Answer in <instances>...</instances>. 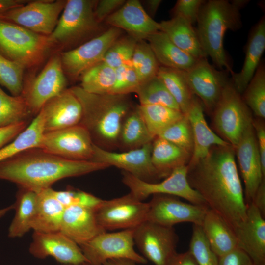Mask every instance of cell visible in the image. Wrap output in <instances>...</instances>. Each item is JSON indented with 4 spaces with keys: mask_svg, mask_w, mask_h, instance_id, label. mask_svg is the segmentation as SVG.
Here are the masks:
<instances>
[{
    "mask_svg": "<svg viewBox=\"0 0 265 265\" xmlns=\"http://www.w3.org/2000/svg\"><path fill=\"white\" fill-rule=\"evenodd\" d=\"M53 192L56 198L65 208L80 206L96 209L104 201L103 199L93 194L73 188L61 191L54 190Z\"/></svg>",
    "mask_w": 265,
    "mask_h": 265,
    "instance_id": "obj_45",
    "label": "cell"
},
{
    "mask_svg": "<svg viewBox=\"0 0 265 265\" xmlns=\"http://www.w3.org/2000/svg\"><path fill=\"white\" fill-rule=\"evenodd\" d=\"M67 0H33L0 14V19L35 33L50 35L55 28Z\"/></svg>",
    "mask_w": 265,
    "mask_h": 265,
    "instance_id": "obj_10",
    "label": "cell"
},
{
    "mask_svg": "<svg viewBox=\"0 0 265 265\" xmlns=\"http://www.w3.org/2000/svg\"><path fill=\"white\" fill-rule=\"evenodd\" d=\"M96 0H68L53 32L48 36L52 48L65 47L93 31L98 22Z\"/></svg>",
    "mask_w": 265,
    "mask_h": 265,
    "instance_id": "obj_7",
    "label": "cell"
},
{
    "mask_svg": "<svg viewBox=\"0 0 265 265\" xmlns=\"http://www.w3.org/2000/svg\"><path fill=\"white\" fill-rule=\"evenodd\" d=\"M94 144L88 131L79 124L45 132L39 148L66 159L91 161Z\"/></svg>",
    "mask_w": 265,
    "mask_h": 265,
    "instance_id": "obj_14",
    "label": "cell"
},
{
    "mask_svg": "<svg viewBox=\"0 0 265 265\" xmlns=\"http://www.w3.org/2000/svg\"><path fill=\"white\" fill-rule=\"evenodd\" d=\"M234 232L238 247L246 252L255 265H265V220L252 203L247 204L246 219Z\"/></svg>",
    "mask_w": 265,
    "mask_h": 265,
    "instance_id": "obj_23",
    "label": "cell"
},
{
    "mask_svg": "<svg viewBox=\"0 0 265 265\" xmlns=\"http://www.w3.org/2000/svg\"><path fill=\"white\" fill-rule=\"evenodd\" d=\"M67 83L58 53L50 57L36 77L24 84L21 95L36 116L48 101L67 89Z\"/></svg>",
    "mask_w": 265,
    "mask_h": 265,
    "instance_id": "obj_13",
    "label": "cell"
},
{
    "mask_svg": "<svg viewBox=\"0 0 265 265\" xmlns=\"http://www.w3.org/2000/svg\"><path fill=\"white\" fill-rule=\"evenodd\" d=\"M259 210L263 216L265 217V178L259 185L251 202Z\"/></svg>",
    "mask_w": 265,
    "mask_h": 265,
    "instance_id": "obj_54",
    "label": "cell"
},
{
    "mask_svg": "<svg viewBox=\"0 0 265 265\" xmlns=\"http://www.w3.org/2000/svg\"><path fill=\"white\" fill-rule=\"evenodd\" d=\"M22 122L7 127L0 128V148L12 141L30 124Z\"/></svg>",
    "mask_w": 265,
    "mask_h": 265,
    "instance_id": "obj_52",
    "label": "cell"
},
{
    "mask_svg": "<svg viewBox=\"0 0 265 265\" xmlns=\"http://www.w3.org/2000/svg\"><path fill=\"white\" fill-rule=\"evenodd\" d=\"M201 226L212 249L218 257L238 247L234 230L213 210L207 209Z\"/></svg>",
    "mask_w": 265,
    "mask_h": 265,
    "instance_id": "obj_27",
    "label": "cell"
},
{
    "mask_svg": "<svg viewBox=\"0 0 265 265\" xmlns=\"http://www.w3.org/2000/svg\"><path fill=\"white\" fill-rule=\"evenodd\" d=\"M134 245L133 229L104 232L79 246L92 265H103L107 261L115 259H126L137 264H146L147 260L135 251Z\"/></svg>",
    "mask_w": 265,
    "mask_h": 265,
    "instance_id": "obj_9",
    "label": "cell"
},
{
    "mask_svg": "<svg viewBox=\"0 0 265 265\" xmlns=\"http://www.w3.org/2000/svg\"><path fill=\"white\" fill-rule=\"evenodd\" d=\"M205 1L178 0L173 8V16H181L193 25L197 22L200 9Z\"/></svg>",
    "mask_w": 265,
    "mask_h": 265,
    "instance_id": "obj_47",
    "label": "cell"
},
{
    "mask_svg": "<svg viewBox=\"0 0 265 265\" xmlns=\"http://www.w3.org/2000/svg\"><path fill=\"white\" fill-rule=\"evenodd\" d=\"M248 0H209L203 4L195 29L207 57L221 70L233 71L224 48V38L228 30L236 31L242 26L240 9Z\"/></svg>",
    "mask_w": 265,
    "mask_h": 265,
    "instance_id": "obj_4",
    "label": "cell"
},
{
    "mask_svg": "<svg viewBox=\"0 0 265 265\" xmlns=\"http://www.w3.org/2000/svg\"><path fill=\"white\" fill-rule=\"evenodd\" d=\"M80 78V86L87 92L112 94L116 82L115 69L102 61L84 71Z\"/></svg>",
    "mask_w": 265,
    "mask_h": 265,
    "instance_id": "obj_36",
    "label": "cell"
},
{
    "mask_svg": "<svg viewBox=\"0 0 265 265\" xmlns=\"http://www.w3.org/2000/svg\"><path fill=\"white\" fill-rule=\"evenodd\" d=\"M166 265H199L191 253L188 250L185 252L176 253Z\"/></svg>",
    "mask_w": 265,
    "mask_h": 265,
    "instance_id": "obj_53",
    "label": "cell"
},
{
    "mask_svg": "<svg viewBox=\"0 0 265 265\" xmlns=\"http://www.w3.org/2000/svg\"><path fill=\"white\" fill-rule=\"evenodd\" d=\"M28 1L26 0H0V14L13 8L23 5Z\"/></svg>",
    "mask_w": 265,
    "mask_h": 265,
    "instance_id": "obj_55",
    "label": "cell"
},
{
    "mask_svg": "<svg viewBox=\"0 0 265 265\" xmlns=\"http://www.w3.org/2000/svg\"><path fill=\"white\" fill-rule=\"evenodd\" d=\"M126 2L124 0H101L96 1L94 15L98 23L106 19L121 7Z\"/></svg>",
    "mask_w": 265,
    "mask_h": 265,
    "instance_id": "obj_50",
    "label": "cell"
},
{
    "mask_svg": "<svg viewBox=\"0 0 265 265\" xmlns=\"http://www.w3.org/2000/svg\"><path fill=\"white\" fill-rule=\"evenodd\" d=\"M265 49V17L263 16L252 27L245 48V57L241 70L234 72L231 80L236 90L243 93L254 75Z\"/></svg>",
    "mask_w": 265,
    "mask_h": 265,
    "instance_id": "obj_26",
    "label": "cell"
},
{
    "mask_svg": "<svg viewBox=\"0 0 265 265\" xmlns=\"http://www.w3.org/2000/svg\"><path fill=\"white\" fill-rule=\"evenodd\" d=\"M111 27L123 29L138 40H144L150 35L160 31L157 22L144 10L138 0H129L106 19Z\"/></svg>",
    "mask_w": 265,
    "mask_h": 265,
    "instance_id": "obj_21",
    "label": "cell"
},
{
    "mask_svg": "<svg viewBox=\"0 0 265 265\" xmlns=\"http://www.w3.org/2000/svg\"><path fill=\"white\" fill-rule=\"evenodd\" d=\"M254 128L257 145L260 153L262 167L265 176V127L263 119L257 118L253 119Z\"/></svg>",
    "mask_w": 265,
    "mask_h": 265,
    "instance_id": "obj_51",
    "label": "cell"
},
{
    "mask_svg": "<svg viewBox=\"0 0 265 265\" xmlns=\"http://www.w3.org/2000/svg\"><path fill=\"white\" fill-rule=\"evenodd\" d=\"M158 136L176 145L191 156L193 137L191 126L186 115L166 128Z\"/></svg>",
    "mask_w": 265,
    "mask_h": 265,
    "instance_id": "obj_42",
    "label": "cell"
},
{
    "mask_svg": "<svg viewBox=\"0 0 265 265\" xmlns=\"http://www.w3.org/2000/svg\"><path fill=\"white\" fill-rule=\"evenodd\" d=\"M146 40L161 66L186 71L198 60L179 48L161 31L149 35Z\"/></svg>",
    "mask_w": 265,
    "mask_h": 265,
    "instance_id": "obj_30",
    "label": "cell"
},
{
    "mask_svg": "<svg viewBox=\"0 0 265 265\" xmlns=\"http://www.w3.org/2000/svg\"><path fill=\"white\" fill-rule=\"evenodd\" d=\"M212 115L217 134L234 148L253 119L250 109L235 88L231 79L225 86Z\"/></svg>",
    "mask_w": 265,
    "mask_h": 265,
    "instance_id": "obj_6",
    "label": "cell"
},
{
    "mask_svg": "<svg viewBox=\"0 0 265 265\" xmlns=\"http://www.w3.org/2000/svg\"><path fill=\"white\" fill-rule=\"evenodd\" d=\"M80 101L82 108L81 124L97 146L113 147L118 143L124 119L132 109L127 95L96 94L80 86L70 88Z\"/></svg>",
    "mask_w": 265,
    "mask_h": 265,
    "instance_id": "obj_3",
    "label": "cell"
},
{
    "mask_svg": "<svg viewBox=\"0 0 265 265\" xmlns=\"http://www.w3.org/2000/svg\"><path fill=\"white\" fill-rule=\"evenodd\" d=\"M135 93L140 105H162L180 110L174 99L157 75L141 82Z\"/></svg>",
    "mask_w": 265,
    "mask_h": 265,
    "instance_id": "obj_40",
    "label": "cell"
},
{
    "mask_svg": "<svg viewBox=\"0 0 265 265\" xmlns=\"http://www.w3.org/2000/svg\"><path fill=\"white\" fill-rule=\"evenodd\" d=\"M160 31L165 33L179 48L196 59L207 57L201 47L193 25L179 16H173L159 23Z\"/></svg>",
    "mask_w": 265,
    "mask_h": 265,
    "instance_id": "obj_29",
    "label": "cell"
},
{
    "mask_svg": "<svg viewBox=\"0 0 265 265\" xmlns=\"http://www.w3.org/2000/svg\"><path fill=\"white\" fill-rule=\"evenodd\" d=\"M51 48L48 36L0 19V53L25 69L39 64Z\"/></svg>",
    "mask_w": 265,
    "mask_h": 265,
    "instance_id": "obj_5",
    "label": "cell"
},
{
    "mask_svg": "<svg viewBox=\"0 0 265 265\" xmlns=\"http://www.w3.org/2000/svg\"><path fill=\"white\" fill-rule=\"evenodd\" d=\"M138 41L130 35L119 37L108 49L102 61L114 69L123 65L131 64L132 57Z\"/></svg>",
    "mask_w": 265,
    "mask_h": 265,
    "instance_id": "obj_43",
    "label": "cell"
},
{
    "mask_svg": "<svg viewBox=\"0 0 265 265\" xmlns=\"http://www.w3.org/2000/svg\"><path fill=\"white\" fill-rule=\"evenodd\" d=\"M154 138L137 107L131 109L123 121L118 143L129 150L151 143Z\"/></svg>",
    "mask_w": 265,
    "mask_h": 265,
    "instance_id": "obj_33",
    "label": "cell"
},
{
    "mask_svg": "<svg viewBox=\"0 0 265 265\" xmlns=\"http://www.w3.org/2000/svg\"><path fill=\"white\" fill-rule=\"evenodd\" d=\"M36 201L37 193L19 187L16 201L13 204L15 213L8 229L9 237H21L32 229Z\"/></svg>",
    "mask_w": 265,
    "mask_h": 265,
    "instance_id": "obj_32",
    "label": "cell"
},
{
    "mask_svg": "<svg viewBox=\"0 0 265 265\" xmlns=\"http://www.w3.org/2000/svg\"><path fill=\"white\" fill-rule=\"evenodd\" d=\"M190 186L234 230L245 220L247 209L231 145L213 146L204 158L187 165Z\"/></svg>",
    "mask_w": 265,
    "mask_h": 265,
    "instance_id": "obj_1",
    "label": "cell"
},
{
    "mask_svg": "<svg viewBox=\"0 0 265 265\" xmlns=\"http://www.w3.org/2000/svg\"><path fill=\"white\" fill-rule=\"evenodd\" d=\"M34 116L22 95L10 96L0 86V128L29 122Z\"/></svg>",
    "mask_w": 265,
    "mask_h": 265,
    "instance_id": "obj_38",
    "label": "cell"
},
{
    "mask_svg": "<svg viewBox=\"0 0 265 265\" xmlns=\"http://www.w3.org/2000/svg\"><path fill=\"white\" fill-rule=\"evenodd\" d=\"M160 64L151 47L136 71L140 83L157 75Z\"/></svg>",
    "mask_w": 265,
    "mask_h": 265,
    "instance_id": "obj_48",
    "label": "cell"
},
{
    "mask_svg": "<svg viewBox=\"0 0 265 265\" xmlns=\"http://www.w3.org/2000/svg\"><path fill=\"white\" fill-rule=\"evenodd\" d=\"M52 187L37 193L33 231L50 233L60 230L65 208L56 198Z\"/></svg>",
    "mask_w": 265,
    "mask_h": 265,
    "instance_id": "obj_28",
    "label": "cell"
},
{
    "mask_svg": "<svg viewBox=\"0 0 265 265\" xmlns=\"http://www.w3.org/2000/svg\"><path fill=\"white\" fill-rule=\"evenodd\" d=\"M245 104L258 118H265V65L261 61L241 95Z\"/></svg>",
    "mask_w": 265,
    "mask_h": 265,
    "instance_id": "obj_39",
    "label": "cell"
},
{
    "mask_svg": "<svg viewBox=\"0 0 265 265\" xmlns=\"http://www.w3.org/2000/svg\"><path fill=\"white\" fill-rule=\"evenodd\" d=\"M229 72L219 70L212 65L207 57L197 60L189 69L185 71L189 87L202 102L204 108L212 114L222 92L230 79Z\"/></svg>",
    "mask_w": 265,
    "mask_h": 265,
    "instance_id": "obj_16",
    "label": "cell"
},
{
    "mask_svg": "<svg viewBox=\"0 0 265 265\" xmlns=\"http://www.w3.org/2000/svg\"><path fill=\"white\" fill-rule=\"evenodd\" d=\"M148 204L146 221L168 227L182 222L201 226L209 208L183 202L176 196L162 194L153 195Z\"/></svg>",
    "mask_w": 265,
    "mask_h": 265,
    "instance_id": "obj_18",
    "label": "cell"
},
{
    "mask_svg": "<svg viewBox=\"0 0 265 265\" xmlns=\"http://www.w3.org/2000/svg\"><path fill=\"white\" fill-rule=\"evenodd\" d=\"M134 244L147 260L166 265L177 253L178 237L173 227L145 221L133 229Z\"/></svg>",
    "mask_w": 265,
    "mask_h": 265,
    "instance_id": "obj_12",
    "label": "cell"
},
{
    "mask_svg": "<svg viewBox=\"0 0 265 265\" xmlns=\"http://www.w3.org/2000/svg\"><path fill=\"white\" fill-rule=\"evenodd\" d=\"M25 67L0 53V85L5 87L12 96L22 94Z\"/></svg>",
    "mask_w": 265,
    "mask_h": 265,
    "instance_id": "obj_41",
    "label": "cell"
},
{
    "mask_svg": "<svg viewBox=\"0 0 265 265\" xmlns=\"http://www.w3.org/2000/svg\"><path fill=\"white\" fill-rule=\"evenodd\" d=\"M12 209H13V205L2 209H0V218L4 216L8 212Z\"/></svg>",
    "mask_w": 265,
    "mask_h": 265,
    "instance_id": "obj_58",
    "label": "cell"
},
{
    "mask_svg": "<svg viewBox=\"0 0 265 265\" xmlns=\"http://www.w3.org/2000/svg\"><path fill=\"white\" fill-rule=\"evenodd\" d=\"M152 143L123 152H115L94 145L92 161L122 169L141 180L154 183L160 178L151 161Z\"/></svg>",
    "mask_w": 265,
    "mask_h": 265,
    "instance_id": "obj_17",
    "label": "cell"
},
{
    "mask_svg": "<svg viewBox=\"0 0 265 265\" xmlns=\"http://www.w3.org/2000/svg\"><path fill=\"white\" fill-rule=\"evenodd\" d=\"M149 209L146 203L131 193L111 200H104L95 209L97 222L105 231L133 229L147 220Z\"/></svg>",
    "mask_w": 265,
    "mask_h": 265,
    "instance_id": "obj_11",
    "label": "cell"
},
{
    "mask_svg": "<svg viewBox=\"0 0 265 265\" xmlns=\"http://www.w3.org/2000/svg\"><path fill=\"white\" fill-rule=\"evenodd\" d=\"M59 231L79 246L106 232L97 222L95 209L80 206L65 208Z\"/></svg>",
    "mask_w": 265,
    "mask_h": 265,
    "instance_id": "obj_24",
    "label": "cell"
},
{
    "mask_svg": "<svg viewBox=\"0 0 265 265\" xmlns=\"http://www.w3.org/2000/svg\"><path fill=\"white\" fill-rule=\"evenodd\" d=\"M218 265H255L243 250L237 247L218 257Z\"/></svg>",
    "mask_w": 265,
    "mask_h": 265,
    "instance_id": "obj_49",
    "label": "cell"
},
{
    "mask_svg": "<svg viewBox=\"0 0 265 265\" xmlns=\"http://www.w3.org/2000/svg\"><path fill=\"white\" fill-rule=\"evenodd\" d=\"M191 156L183 149L159 137L152 143L151 161L160 178L167 177L175 168L187 165Z\"/></svg>",
    "mask_w": 265,
    "mask_h": 265,
    "instance_id": "obj_31",
    "label": "cell"
},
{
    "mask_svg": "<svg viewBox=\"0 0 265 265\" xmlns=\"http://www.w3.org/2000/svg\"><path fill=\"white\" fill-rule=\"evenodd\" d=\"M245 186L246 204L251 203L263 179L265 178L252 123L245 130L234 148Z\"/></svg>",
    "mask_w": 265,
    "mask_h": 265,
    "instance_id": "obj_20",
    "label": "cell"
},
{
    "mask_svg": "<svg viewBox=\"0 0 265 265\" xmlns=\"http://www.w3.org/2000/svg\"><path fill=\"white\" fill-rule=\"evenodd\" d=\"M136 107L155 138L185 115L180 110L162 105L139 104Z\"/></svg>",
    "mask_w": 265,
    "mask_h": 265,
    "instance_id": "obj_37",
    "label": "cell"
},
{
    "mask_svg": "<svg viewBox=\"0 0 265 265\" xmlns=\"http://www.w3.org/2000/svg\"><path fill=\"white\" fill-rule=\"evenodd\" d=\"M161 2V0H147L146 1V7L150 13L149 15L152 18L156 14Z\"/></svg>",
    "mask_w": 265,
    "mask_h": 265,
    "instance_id": "obj_56",
    "label": "cell"
},
{
    "mask_svg": "<svg viewBox=\"0 0 265 265\" xmlns=\"http://www.w3.org/2000/svg\"><path fill=\"white\" fill-rule=\"evenodd\" d=\"M187 165L175 168L160 182H148L125 171L122 172V181L129 188L130 193L142 201L151 195L162 194L181 197L191 204L208 207L201 196L189 185Z\"/></svg>",
    "mask_w": 265,
    "mask_h": 265,
    "instance_id": "obj_8",
    "label": "cell"
},
{
    "mask_svg": "<svg viewBox=\"0 0 265 265\" xmlns=\"http://www.w3.org/2000/svg\"><path fill=\"white\" fill-rule=\"evenodd\" d=\"M40 111L43 115L45 132L79 125L82 116L81 104L70 88L48 101Z\"/></svg>",
    "mask_w": 265,
    "mask_h": 265,
    "instance_id": "obj_22",
    "label": "cell"
},
{
    "mask_svg": "<svg viewBox=\"0 0 265 265\" xmlns=\"http://www.w3.org/2000/svg\"><path fill=\"white\" fill-rule=\"evenodd\" d=\"M116 82L112 94L128 95L135 93L140 81L135 70L131 64H125L115 69Z\"/></svg>",
    "mask_w": 265,
    "mask_h": 265,
    "instance_id": "obj_46",
    "label": "cell"
},
{
    "mask_svg": "<svg viewBox=\"0 0 265 265\" xmlns=\"http://www.w3.org/2000/svg\"><path fill=\"white\" fill-rule=\"evenodd\" d=\"M204 106L201 101L194 96L186 115L190 123L193 147L187 165L192 164L204 158L213 146L230 145L222 139L209 127L204 114Z\"/></svg>",
    "mask_w": 265,
    "mask_h": 265,
    "instance_id": "obj_25",
    "label": "cell"
},
{
    "mask_svg": "<svg viewBox=\"0 0 265 265\" xmlns=\"http://www.w3.org/2000/svg\"><path fill=\"white\" fill-rule=\"evenodd\" d=\"M109 167L91 161L66 159L39 147L25 150L0 162V180L38 193L64 178L84 175Z\"/></svg>",
    "mask_w": 265,
    "mask_h": 265,
    "instance_id": "obj_2",
    "label": "cell"
},
{
    "mask_svg": "<svg viewBox=\"0 0 265 265\" xmlns=\"http://www.w3.org/2000/svg\"><path fill=\"white\" fill-rule=\"evenodd\" d=\"M44 133V118L40 111L22 132L10 143L0 148V162L25 150L39 147Z\"/></svg>",
    "mask_w": 265,
    "mask_h": 265,
    "instance_id": "obj_34",
    "label": "cell"
},
{
    "mask_svg": "<svg viewBox=\"0 0 265 265\" xmlns=\"http://www.w3.org/2000/svg\"><path fill=\"white\" fill-rule=\"evenodd\" d=\"M121 34V30L111 27L101 35L80 46L59 53L65 75L80 77L86 70L102 62L110 46Z\"/></svg>",
    "mask_w": 265,
    "mask_h": 265,
    "instance_id": "obj_15",
    "label": "cell"
},
{
    "mask_svg": "<svg viewBox=\"0 0 265 265\" xmlns=\"http://www.w3.org/2000/svg\"><path fill=\"white\" fill-rule=\"evenodd\" d=\"M188 251L199 265H218V257L212 249L200 225H193Z\"/></svg>",
    "mask_w": 265,
    "mask_h": 265,
    "instance_id": "obj_44",
    "label": "cell"
},
{
    "mask_svg": "<svg viewBox=\"0 0 265 265\" xmlns=\"http://www.w3.org/2000/svg\"><path fill=\"white\" fill-rule=\"evenodd\" d=\"M29 252L36 258L52 257L62 264L88 262L79 245L60 231L50 233L34 231Z\"/></svg>",
    "mask_w": 265,
    "mask_h": 265,
    "instance_id": "obj_19",
    "label": "cell"
},
{
    "mask_svg": "<svg viewBox=\"0 0 265 265\" xmlns=\"http://www.w3.org/2000/svg\"><path fill=\"white\" fill-rule=\"evenodd\" d=\"M157 76L174 99L181 112L186 114L194 95L187 83L185 71L160 66Z\"/></svg>",
    "mask_w": 265,
    "mask_h": 265,
    "instance_id": "obj_35",
    "label": "cell"
},
{
    "mask_svg": "<svg viewBox=\"0 0 265 265\" xmlns=\"http://www.w3.org/2000/svg\"><path fill=\"white\" fill-rule=\"evenodd\" d=\"M62 265H92L90 263L85 262L79 264H62Z\"/></svg>",
    "mask_w": 265,
    "mask_h": 265,
    "instance_id": "obj_59",
    "label": "cell"
},
{
    "mask_svg": "<svg viewBox=\"0 0 265 265\" xmlns=\"http://www.w3.org/2000/svg\"><path fill=\"white\" fill-rule=\"evenodd\" d=\"M135 262L126 259H115L107 261L103 265H136Z\"/></svg>",
    "mask_w": 265,
    "mask_h": 265,
    "instance_id": "obj_57",
    "label": "cell"
}]
</instances>
